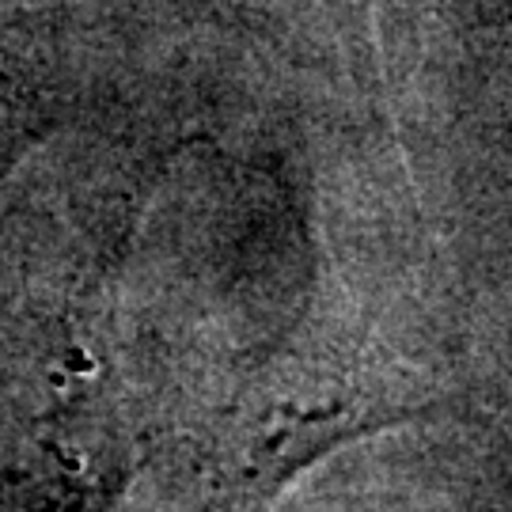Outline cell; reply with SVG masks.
I'll list each match as a JSON object with an SVG mask.
<instances>
[{"label":"cell","instance_id":"7a4b0ae2","mask_svg":"<svg viewBox=\"0 0 512 512\" xmlns=\"http://www.w3.org/2000/svg\"><path fill=\"white\" fill-rule=\"evenodd\" d=\"M46 126L50 122H46V110L38 103V95L0 57V179L46 133Z\"/></svg>","mask_w":512,"mask_h":512},{"label":"cell","instance_id":"6da1fadb","mask_svg":"<svg viewBox=\"0 0 512 512\" xmlns=\"http://www.w3.org/2000/svg\"><path fill=\"white\" fill-rule=\"evenodd\" d=\"M406 414L410 406L361 368L319 357L289 361L232 410L217 471L232 494L262 501L342 440L376 433Z\"/></svg>","mask_w":512,"mask_h":512}]
</instances>
